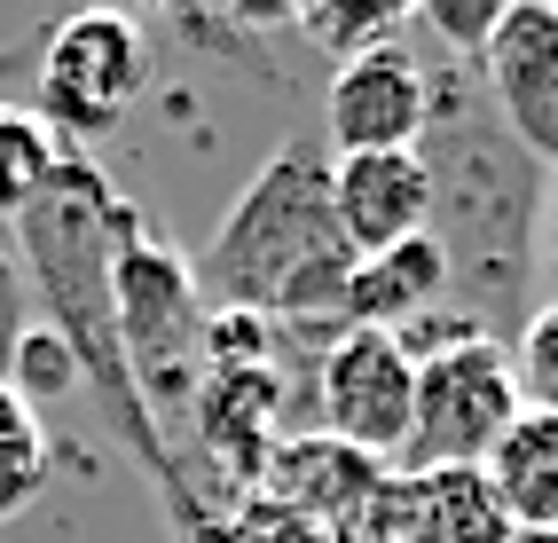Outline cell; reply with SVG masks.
<instances>
[{
  "label": "cell",
  "mask_w": 558,
  "mask_h": 543,
  "mask_svg": "<svg viewBox=\"0 0 558 543\" xmlns=\"http://www.w3.org/2000/svg\"><path fill=\"white\" fill-rule=\"evenodd\" d=\"M425 87H433V111L417 134V166L433 181L425 237L440 252V268H449V307L511 347V331L535 315L550 166L511 142L496 102L480 95L472 63L440 56L425 71Z\"/></svg>",
  "instance_id": "1"
},
{
  "label": "cell",
  "mask_w": 558,
  "mask_h": 543,
  "mask_svg": "<svg viewBox=\"0 0 558 543\" xmlns=\"http://www.w3.org/2000/svg\"><path fill=\"white\" fill-rule=\"evenodd\" d=\"M354 252L330 213V150L291 134L283 150L259 166L236 205L220 213L213 244L197 252V292L213 315H259V323H339Z\"/></svg>",
  "instance_id": "2"
},
{
  "label": "cell",
  "mask_w": 558,
  "mask_h": 543,
  "mask_svg": "<svg viewBox=\"0 0 558 543\" xmlns=\"http://www.w3.org/2000/svg\"><path fill=\"white\" fill-rule=\"evenodd\" d=\"M401 354L417 362V394H409V449L393 473H449V464H488L504 425L519 418V378L511 347L488 339L472 315L433 307L425 323L393 331Z\"/></svg>",
  "instance_id": "3"
},
{
  "label": "cell",
  "mask_w": 558,
  "mask_h": 543,
  "mask_svg": "<svg viewBox=\"0 0 558 543\" xmlns=\"http://www.w3.org/2000/svg\"><path fill=\"white\" fill-rule=\"evenodd\" d=\"M110 307H119V347H126V378L142 394L150 425L173 442V425H190L197 378H205V292L190 261L142 221L119 244V268H110Z\"/></svg>",
  "instance_id": "4"
},
{
  "label": "cell",
  "mask_w": 558,
  "mask_h": 543,
  "mask_svg": "<svg viewBox=\"0 0 558 543\" xmlns=\"http://www.w3.org/2000/svg\"><path fill=\"white\" fill-rule=\"evenodd\" d=\"M150 24L119 16V9H80L40 32V63H32V87L40 102L32 111L48 119V134L63 142H102L134 119V102L150 95Z\"/></svg>",
  "instance_id": "5"
},
{
  "label": "cell",
  "mask_w": 558,
  "mask_h": 543,
  "mask_svg": "<svg viewBox=\"0 0 558 543\" xmlns=\"http://www.w3.org/2000/svg\"><path fill=\"white\" fill-rule=\"evenodd\" d=\"M409 394L417 362L401 354L393 331H339L315 362V418L330 442L362 449L369 464H401L409 449Z\"/></svg>",
  "instance_id": "6"
},
{
  "label": "cell",
  "mask_w": 558,
  "mask_h": 543,
  "mask_svg": "<svg viewBox=\"0 0 558 543\" xmlns=\"http://www.w3.org/2000/svg\"><path fill=\"white\" fill-rule=\"evenodd\" d=\"M472 80L519 150L558 166V0H504V24L480 48Z\"/></svg>",
  "instance_id": "7"
},
{
  "label": "cell",
  "mask_w": 558,
  "mask_h": 543,
  "mask_svg": "<svg viewBox=\"0 0 558 543\" xmlns=\"http://www.w3.org/2000/svg\"><path fill=\"white\" fill-rule=\"evenodd\" d=\"M433 111V87H425V56L393 48H369L354 63L330 71L323 87V150L330 158H378V150H417Z\"/></svg>",
  "instance_id": "8"
},
{
  "label": "cell",
  "mask_w": 558,
  "mask_h": 543,
  "mask_svg": "<svg viewBox=\"0 0 558 543\" xmlns=\"http://www.w3.org/2000/svg\"><path fill=\"white\" fill-rule=\"evenodd\" d=\"M386 473L393 464H369L362 449L330 442V433H315V442L300 433V442H276V457L259 464V504H276L283 520H300L315 535H347Z\"/></svg>",
  "instance_id": "9"
},
{
  "label": "cell",
  "mask_w": 558,
  "mask_h": 543,
  "mask_svg": "<svg viewBox=\"0 0 558 543\" xmlns=\"http://www.w3.org/2000/svg\"><path fill=\"white\" fill-rule=\"evenodd\" d=\"M330 213L354 261L393 252L409 237H425L433 213V181L417 166V150H378V158H330Z\"/></svg>",
  "instance_id": "10"
},
{
  "label": "cell",
  "mask_w": 558,
  "mask_h": 543,
  "mask_svg": "<svg viewBox=\"0 0 558 543\" xmlns=\"http://www.w3.org/2000/svg\"><path fill=\"white\" fill-rule=\"evenodd\" d=\"M433 307H449V268H440L433 237H409L393 252H369V261L347 268L339 292V323L347 331H409Z\"/></svg>",
  "instance_id": "11"
},
{
  "label": "cell",
  "mask_w": 558,
  "mask_h": 543,
  "mask_svg": "<svg viewBox=\"0 0 558 543\" xmlns=\"http://www.w3.org/2000/svg\"><path fill=\"white\" fill-rule=\"evenodd\" d=\"M480 473H488L504 520L519 535H558V418L550 410H519Z\"/></svg>",
  "instance_id": "12"
},
{
  "label": "cell",
  "mask_w": 558,
  "mask_h": 543,
  "mask_svg": "<svg viewBox=\"0 0 558 543\" xmlns=\"http://www.w3.org/2000/svg\"><path fill=\"white\" fill-rule=\"evenodd\" d=\"M56 481V449H48V425L24 394L0 378V520H24L32 504L48 496Z\"/></svg>",
  "instance_id": "13"
},
{
  "label": "cell",
  "mask_w": 558,
  "mask_h": 543,
  "mask_svg": "<svg viewBox=\"0 0 558 543\" xmlns=\"http://www.w3.org/2000/svg\"><path fill=\"white\" fill-rule=\"evenodd\" d=\"M56 166H63V142L48 134V119L32 102H0V221H16L56 181Z\"/></svg>",
  "instance_id": "14"
},
{
  "label": "cell",
  "mask_w": 558,
  "mask_h": 543,
  "mask_svg": "<svg viewBox=\"0 0 558 543\" xmlns=\"http://www.w3.org/2000/svg\"><path fill=\"white\" fill-rule=\"evenodd\" d=\"M417 481H425V512H433L440 543H511L519 535L480 464H449V473H417Z\"/></svg>",
  "instance_id": "15"
},
{
  "label": "cell",
  "mask_w": 558,
  "mask_h": 543,
  "mask_svg": "<svg viewBox=\"0 0 558 543\" xmlns=\"http://www.w3.org/2000/svg\"><path fill=\"white\" fill-rule=\"evenodd\" d=\"M291 32L307 48H323L330 63H354L369 48H393L409 32V9H330V0H307V9H291Z\"/></svg>",
  "instance_id": "16"
},
{
  "label": "cell",
  "mask_w": 558,
  "mask_h": 543,
  "mask_svg": "<svg viewBox=\"0 0 558 543\" xmlns=\"http://www.w3.org/2000/svg\"><path fill=\"white\" fill-rule=\"evenodd\" d=\"M347 543H440L433 512H425V481L417 473H386L378 488H369V504L354 512Z\"/></svg>",
  "instance_id": "17"
},
{
  "label": "cell",
  "mask_w": 558,
  "mask_h": 543,
  "mask_svg": "<svg viewBox=\"0 0 558 543\" xmlns=\"http://www.w3.org/2000/svg\"><path fill=\"white\" fill-rule=\"evenodd\" d=\"M511 378H519V410L558 418V307H535L511 331Z\"/></svg>",
  "instance_id": "18"
},
{
  "label": "cell",
  "mask_w": 558,
  "mask_h": 543,
  "mask_svg": "<svg viewBox=\"0 0 558 543\" xmlns=\"http://www.w3.org/2000/svg\"><path fill=\"white\" fill-rule=\"evenodd\" d=\"M409 24H425L449 48V63H480V48L504 24V0H425V9H409Z\"/></svg>",
  "instance_id": "19"
},
{
  "label": "cell",
  "mask_w": 558,
  "mask_h": 543,
  "mask_svg": "<svg viewBox=\"0 0 558 543\" xmlns=\"http://www.w3.org/2000/svg\"><path fill=\"white\" fill-rule=\"evenodd\" d=\"M32 283H24V261H16V237H9V221H0V378H9V362H16V347H24V331H32Z\"/></svg>",
  "instance_id": "20"
},
{
  "label": "cell",
  "mask_w": 558,
  "mask_h": 543,
  "mask_svg": "<svg viewBox=\"0 0 558 543\" xmlns=\"http://www.w3.org/2000/svg\"><path fill=\"white\" fill-rule=\"evenodd\" d=\"M535 276H543V292H550L543 307H558V166H550V205H543V268H535Z\"/></svg>",
  "instance_id": "21"
},
{
  "label": "cell",
  "mask_w": 558,
  "mask_h": 543,
  "mask_svg": "<svg viewBox=\"0 0 558 543\" xmlns=\"http://www.w3.org/2000/svg\"><path fill=\"white\" fill-rule=\"evenodd\" d=\"M511 543H558V535H511Z\"/></svg>",
  "instance_id": "22"
}]
</instances>
